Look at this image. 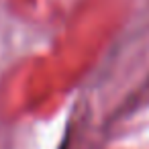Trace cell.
I'll return each mask as SVG.
<instances>
[{"instance_id": "6da1fadb", "label": "cell", "mask_w": 149, "mask_h": 149, "mask_svg": "<svg viewBox=\"0 0 149 149\" xmlns=\"http://www.w3.org/2000/svg\"><path fill=\"white\" fill-rule=\"evenodd\" d=\"M61 149H65V145H63V147H61Z\"/></svg>"}]
</instances>
